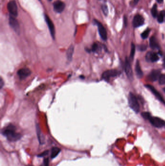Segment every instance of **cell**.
<instances>
[{
    "label": "cell",
    "mask_w": 165,
    "mask_h": 166,
    "mask_svg": "<svg viewBox=\"0 0 165 166\" xmlns=\"http://www.w3.org/2000/svg\"><path fill=\"white\" fill-rule=\"evenodd\" d=\"M2 133L7 140L10 141H16L20 139L22 137V135L16 132L15 126L12 124L4 127L2 130Z\"/></svg>",
    "instance_id": "obj_1"
},
{
    "label": "cell",
    "mask_w": 165,
    "mask_h": 166,
    "mask_svg": "<svg viewBox=\"0 0 165 166\" xmlns=\"http://www.w3.org/2000/svg\"><path fill=\"white\" fill-rule=\"evenodd\" d=\"M129 105L130 108L136 113L140 111V105L136 97L133 93H130L128 97Z\"/></svg>",
    "instance_id": "obj_2"
},
{
    "label": "cell",
    "mask_w": 165,
    "mask_h": 166,
    "mask_svg": "<svg viewBox=\"0 0 165 166\" xmlns=\"http://www.w3.org/2000/svg\"><path fill=\"white\" fill-rule=\"evenodd\" d=\"M94 23L97 26L98 32L101 38L103 40H107V33L104 26L102 25L100 22L97 21L96 19L94 20Z\"/></svg>",
    "instance_id": "obj_3"
},
{
    "label": "cell",
    "mask_w": 165,
    "mask_h": 166,
    "mask_svg": "<svg viewBox=\"0 0 165 166\" xmlns=\"http://www.w3.org/2000/svg\"><path fill=\"white\" fill-rule=\"evenodd\" d=\"M7 9L11 15L15 17L18 16V7L14 0L10 1L7 4Z\"/></svg>",
    "instance_id": "obj_4"
},
{
    "label": "cell",
    "mask_w": 165,
    "mask_h": 166,
    "mask_svg": "<svg viewBox=\"0 0 165 166\" xmlns=\"http://www.w3.org/2000/svg\"><path fill=\"white\" fill-rule=\"evenodd\" d=\"M149 120L153 126L157 128H161L165 125V121L157 117H151Z\"/></svg>",
    "instance_id": "obj_5"
},
{
    "label": "cell",
    "mask_w": 165,
    "mask_h": 166,
    "mask_svg": "<svg viewBox=\"0 0 165 166\" xmlns=\"http://www.w3.org/2000/svg\"><path fill=\"white\" fill-rule=\"evenodd\" d=\"M9 25L13 29V30L18 34L20 33L19 25L18 21L13 16H10L9 18Z\"/></svg>",
    "instance_id": "obj_6"
},
{
    "label": "cell",
    "mask_w": 165,
    "mask_h": 166,
    "mask_svg": "<svg viewBox=\"0 0 165 166\" xmlns=\"http://www.w3.org/2000/svg\"><path fill=\"white\" fill-rule=\"evenodd\" d=\"M119 72L116 70H110L105 71L102 74V78L105 80H109L111 77H115L119 75Z\"/></svg>",
    "instance_id": "obj_7"
},
{
    "label": "cell",
    "mask_w": 165,
    "mask_h": 166,
    "mask_svg": "<svg viewBox=\"0 0 165 166\" xmlns=\"http://www.w3.org/2000/svg\"><path fill=\"white\" fill-rule=\"evenodd\" d=\"M144 18L142 16L137 14L135 16L133 20V25L134 27L137 28L143 25L144 23Z\"/></svg>",
    "instance_id": "obj_8"
},
{
    "label": "cell",
    "mask_w": 165,
    "mask_h": 166,
    "mask_svg": "<svg viewBox=\"0 0 165 166\" xmlns=\"http://www.w3.org/2000/svg\"><path fill=\"white\" fill-rule=\"evenodd\" d=\"M45 19L46 21V23L48 26V27L49 29L50 33L51 35V37L53 39H55V31L54 25H53L52 21L51 19L49 18V17L47 15H45Z\"/></svg>",
    "instance_id": "obj_9"
},
{
    "label": "cell",
    "mask_w": 165,
    "mask_h": 166,
    "mask_svg": "<svg viewBox=\"0 0 165 166\" xmlns=\"http://www.w3.org/2000/svg\"><path fill=\"white\" fill-rule=\"evenodd\" d=\"M65 7V3L61 1L57 0L53 3L54 10L56 12L61 13L62 12Z\"/></svg>",
    "instance_id": "obj_10"
},
{
    "label": "cell",
    "mask_w": 165,
    "mask_h": 166,
    "mask_svg": "<svg viewBox=\"0 0 165 166\" xmlns=\"http://www.w3.org/2000/svg\"><path fill=\"white\" fill-rule=\"evenodd\" d=\"M31 74V71L28 68H22L18 70L17 74L20 79H24L28 77Z\"/></svg>",
    "instance_id": "obj_11"
},
{
    "label": "cell",
    "mask_w": 165,
    "mask_h": 166,
    "mask_svg": "<svg viewBox=\"0 0 165 166\" xmlns=\"http://www.w3.org/2000/svg\"><path fill=\"white\" fill-rule=\"evenodd\" d=\"M145 86L147 87V89H150V90L151 91V92L153 93V94L155 95L157 98L160 101H161L163 103L165 104V101L164 100L162 96L161 95V94L159 93L158 91L156 90V89L153 86L150 85H147Z\"/></svg>",
    "instance_id": "obj_12"
},
{
    "label": "cell",
    "mask_w": 165,
    "mask_h": 166,
    "mask_svg": "<svg viewBox=\"0 0 165 166\" xmlns=\"http://www.w3.org/2000/svg\"><path fill=\"white\" fill-rule=\"evenodd\" d=\"M159 56L156 52H149L146 55V59L149 62H154L157 61L159 60Z\"/></svg>",
    "instance_id": "obj_13"
},
{
    "label": "cell",
    "mask_w": 165,
    "mask_h": 166,
    "mask_svg": "<svg viewBox=\"0 0 165 166\" xmlns=\"http://www.w3.org/2000/svg\"><path fill=\"white\" fill-rule=\"evenodd\" d=\"M160 71L159 70H154L151 71L148 76L149 79L151 81H156L160 76Z\"/></svg>",
    "instance_id": "obj_14"
},
{
    "label": "cell",
    "mask_w": 165,
    "mask_h": 166,
    "mask_svg": "<svg viewBox=\"0 0 165 166\" xmlns=\"http://www.w3.org/2000/svg\"><path fill=\"white\" fill-rule=\"evenodd\" d=\"M125 71L127 76L129 78L131 79L133 77V72L132 70L131 66L130 64L128 58L126 57L125 59Z\"/></svg>",
    "instance_id": "obj_15"
},
{
    "label": "cell",
    "mask_w": 165,
    "mask_h": 166,
    "mask_svg": "<svg viewBox=\"0 0 165 166\" xmlns=\"http://www.w3.org/2000/svg\"><path fill=\"white\" fill-rule=\"evenodd\" d=\"M150 47L153 49H156L159 48V45L156 40V38L154 36H152L150 39Z\"/></svg>",
    "instance_id": "obj_16"
},
{
    "label": "cell",
    "mask_w": 165,
    "mask_h": 166,
    "mask_svg": "<svg viewBox=\"0 0 165 166\" xmlns=\"http://www.w3.org/2000/svg\"><path fill=\"white\" fill-rule=\"evenodd\" d=\"M135 71H136V73L139 78H141L143 76V72L142 71V70L141 69V66L140 65L139 61L137 60L136 62V67H135Z\"/></svg>",
    "instance_id": "obj_17"
},
{
    "label": "cell",
    "mask_w": 165,
    "mask_h": 166,
    "mask_svg": "<svg viewBox=\"0 0 165 166\" xmlns=\"http://www.w3.org/2000/svg\"><path fill=\"white\" fill-rule=\"evenodd\" d=\"M74 50V47L73 45H71L67 50L66 55H67V60L69 61H70L72 60Z\"/></svg>",
    "instance_id": "obj_18"
},
{
    "label": "cell",
    "mask_w": 165,
    "mask_h": 166,
    "mask_svg": "<svg viewBox=\"0 0 165 166\" xmlns=\"http://www.w3.org/2000/svg\"><path fill=\"white\" fill-rule=\"evenodd\" d=\"M61 149L58 147L52 148L51 151V158L53 159L54 158L58 155L61 152Z\"/></svg>",
    "instance_id": "obj_19"
},
{
    "label": "cell",
    "mask_w": 165,
    "mask_h": 166,
    "mask_svg": "<svg viewBox=\"0 0 165 166\" xmlns=\"http://www.w3.org/2000/svg\"><path fill=\"white\" fill-rule=\"evenodd\" d=\"M157 6L156 4H154L152 8L151 9V13L152 15L153 18H156L157 17Z\"/></svg>",
    "instance_id": "obj_20"
},
{
    "label": "cell",
    "mask_w": 165,
    "mask_h": 166,
    "mask_svg": "<svg viewBox=\"0 0 165 166\" xmlns=\"http://www.w3.org/2000/svg\"><path fill=\"white\" fill-rule=\"evenodd\" d=\"M37 135H38V140L40 142V143L41 144L42 143H43V140L44 139H43V135H41V131H40V128H39V127L37 125Z\"/></svg>",
    "instance_id": "obj_21"
},
{
    "label": "cell",
    "mask_w": 165,
    "mask_h": 166,
    "mask_svg": "<svg viewBox=\"0 0 165 166\" xmlns=\"http://www.w3.org/2000/svg\"><path fill=\"white\" fill-rule=\"evenodd\" d=\"M165 13L163 11L162 12L160 13L159 15L157 16V21L160 23H162L164 22V15Z\"/></svg>",
    "instance_id": "obj_22"
},
{
    "label": "cell",
    "mask_w": 165,
    "mask_h": 166,
    "mask_svg": "<svg viewBox=\"0 0 165 166\" xmlns=\"http://www.w3.org/2000/svg\"><path fill=\"white\" fill-rule=\"evenodd\" d=\"M150 32V29H147L146 30L144 31L142 34H141V37L143 39H146L148 37Z\"/></svg>",
    "instance_id": "obj_23"
},
{
    "label": "cell",
    "mask_w": 165,
    "mask_h": 166,
    "mask_svg": "<svg viewBox=\"0 0 165 166\" xmlns=\"http://www.w3.org/2000/svg\"><path fill=\"white\" fill-rule=\"evenodd\" d=\"M135 53V46L134 44L132 43L130 56V58L131 59V60H132L134 58Z\"/></svg>",
    "instance_id": "obj_24"
},
{
    "label": "cell",
    "mask_w": 165,
    "mask_h": 166,
    "mask_svg": "<svg viewBox=\"0 0 165 166\" xmlns=\"http://www.w3.org/2000/svg\"><path fill=\"white\" fill-rule=\"evenodd\" d=\"M100 46L97 43H95L92 45V46L91 51L92 52H96L98 51V50L99 49Z\"/></svg>",
    "instance_id": "obj_25"
},
{
    "label": "cell",
    "mask_w": 165,
    "mask_h": 166,
    "mask_svg": "<svg viewBox=\"0 0 165 166\" xmlns=\"http://www.w3.org/2000/svg\"><path fill=\"white\" fill-rule=\"evenodd\" d=\"M141 116L145 119L149 120L150 118L151 117V115L149 112H144L141 113Z\"/></svg>",
    "instance_id": "obj_26"
},
{
    "label": "cell",
    "mask_w": 165,
    "mask_h": 166,
    "mask_svg": "<svg viewBox=\"0 0 165 166\" xmlns=\"http://www.w3.org/2000/svg\"><path fill=\"white\" fill-rule=\"evenodd\" d=\"M102 11L104 13V14L106 16H107V14H108V13H109V10H108V7H107V6L106 4H103L102 6Z\"/></svg>",
    "instance_id": "obj_27"
},
{
    "label": "cell",
    "mask_w": 165,
    "mask_h": 166,
    "mask_svg": "<svg viewBox=\"0 0 165 166\" xmlns=\"http://www.w3.org/2000/svg\"><path fill=\"white\" fill-rule=\"evenodd\" d=\"M159 82L160 85H165V74L160 75L159 78Z\"/></svg>",
    "instance_id": "obj_28"
},
{
    "label": "cell",
    "mask_w": 165,
    "mask_h": 166,
    "mask_svg": "<svg viewBox=\"0 0 165 166\" xmlns=\"http://www.w3.org/2000/svg\"><path fill=\"white\" fill-rule=\"evenodd\" d=\"M138 48L139 50L141 51H144L147 49V46L145 45H144V44H142V45H139L138 47Z\"/></svg>",
    "instance_id": "obj_29"
},
{
    "label": "cell",
    "mask_w": 165,
    "mask_h": 166,
    "mask_svg": "<svg viewBox=\"0 0 165 166\" xmlns=\"http://www.w3.org/2000/svg\"><path fill=\"white\" fill-rule=\"evenodd\" d=\"M48 154V151H45V152H43V153H41V154H39V155H38V157H44V156H45V155H47V154Z\"/></svg>",
    "instance_id": "obj_30"
},
{
    "label": "cell",
    "mask_w": 165,
    "mask_h": 166,
    "mask_svg": "<svg viewBox=\"0 0 165 166\" xmlns=\"http://www.w3.org/2000/svg\"><path fill=\"white\" fill-rule=\"evenodd\" d=\"M44 162L45 166H49V159L48 158H46L44 160Z\"/></svg>",
    "instance_id": "obj_31"
},
{
    "label": "cell",
    "mask_w": 165,
    "mask_h": 166,
    "mask_svg": "<svg viewBox=\"0 0 165 166\" xmlns=\"http://www.w3.org/2000/svg\"><path fill=\"white\" fill-rule=\"evenodd\" d=\"M3 84H3V80L2 79V78H1V81H0V87H1V89L3 87Z\"/></svg>",
    "instance_id": "obj_32"
},
{
    "label": "cell",
    "mask_w": 165,
    "mask_h": 166,
    "mask_svg": "<svg viewBox=\"0 0 165 166\" xmlns=\"http://www.w3.org/2000/svg\"><path fill=\"white\" fill-rule=\"evenodd\" d=\"M133 1H134V3L135 4H136L138 3V2H139L140 0H133Z\"/></svg>",
    "instance_id": "obj_33"
},
{
    "label": "cell",
    "mask_w": 165,
    "mask_h": 166,
    "mask_svg": "<svg viewBox=\"0 0 165 166\" xmlns=\"http://www.w3.org/2000/svg\"><path fill=\"white\" fill-rule=\"evenodd\" d=\"M156 1L159 3H162L163 1V0H156Z\"/></svg>",
    "instance_id": "obj_34"
},
{
    "label": "cell",
    "mask_w": 165,
    "mask_h": 166,
    "mask_svg": "<svg viewBox=\"0 0 165 166\" xmlns=\"http://www.w3.org/2000/svg\"><path fill=\"white\" fill-rule=\"evenodd\" d=\"M163 61H164V63L165 64V56H164V58L163 59Z\"/></svg>",
    "instance_id": "obj_35"
},
{
    "label": "cell",
    "mask_w": 165,
    "mask_h": 166,
    "mask_svg": "<svg viewBox=\"0 0 165 166\" xmlns=\"http://www.w3.org/2000/svg\"><path fill=\"white\" fill-rule=\"evenodd\" d=\"M163 90H164V91L165 92V88H164V89H163Z\"/></svg>",
    "instance_id": "obj_36"
},
{
    "label": "cell",
    "mask_w": 165,
    "mask_h": 166,
    "mask_svg": "<svg viewBox=\"0 0 165 166\" xmlns=\"http://www.w3.org/2000/svg\"><path fill=\"white\" fill-rule=\"evenodd\" d=\"M48 1H51L52 0H48Z\"/></svg>",
    "instance_id": "obj_37"
}]
</instances>
